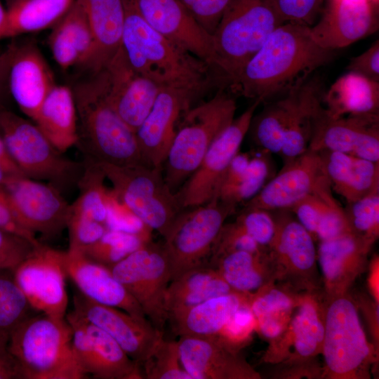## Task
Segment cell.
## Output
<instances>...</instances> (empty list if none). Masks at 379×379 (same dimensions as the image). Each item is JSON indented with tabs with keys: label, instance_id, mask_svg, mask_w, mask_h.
Instances as JSON below:
<instances>
[{
	"label": "cell",
	"instance_id": "6da1fadb",
	"mask_svg": "<svg viewBox=\"0 0 379 379\" xmlns=\"http://www.w3.org/2000/svg\"><path fill=\"white\" fill-rule=\"evenodd\" d=\"M334 55L335 51L312 39L310 26L285 22L270 34L229 86L235 94L267 102L305 84Z\"/></svg>",
	"mask_w": 379,
	"mask_h": 379
},
{
	"label": "cell",
	"instance_id": "7a4b0ae2",
	"mask_svg": "<svg viewBox=\"0 0 379 379\" xmlns=\"http://www.w3.org/2000/svg\"><path fill=\"white\" fill-rule=\"evenodd\" d=\"M124 3L121 48L132 69L161 88L183 90L195 97L206 90L208 64L154 30L131 0Z\"/></svg>",
	"mask_w": 379,
	"mask_h": 379
},
{
	"label": "cell",
	"instance_id": "3957f363",
	"mask_svg": "<svg viewBox=\"0 0 379 379\" xmlns=\"http://www.w3.org/2000/svg\"><path fill=\"white\" fill-rule=\"evenodd\" d=\"M72 88L77 114L78 146L86 159L118 166L144 164L135 133L119 117L106 97L102 70Z\"/></svg>",
	"mask_w": 379,
	"mask_h": 379
},
{
	"label": "cell",
	"instance_id": "277c9868",
	"mask_svg": "<svg viewBox=\"0 0 379 379\" xmlns=\"http://www.w3.org/2000/svg\"><path fill=\"white\" fill-rule=\"evenodd\" d=\"M72 338L66 317L38 313L11 332L8 347L22 379L86 378L74 356Z\"/></svg>",
	"mask_w": 379,
	"mask_h": 379
},
{
	"label": "cell",
	"instance_id": "5b68a950",
	"mask_svg": "<svg viewBox=\"0 0 379 379\" xmlns=\"http://www.w3.org/2000/svg\"><path fill=\"white\" fill-rule=\"evenodd\" d=\"M284 23L268 0H231L212 34L213 67L229 83Z\"/></svg>",
	"mask_w": 379,
	"mask_h": 379
},
{
	"label": "cell",
	"instance_id": "8992f818",
	"mask_svg": "<svg viewBox=\"0 0 379 379\" xmlns=\"http://www.w3.org/2000/svg\"><path fill=\"white\" fill-rule=\"evenodd\" d=\"M236 110L235 100L219 92L182 116L162 167L164 180L174 193L197 170L214 140L232 122Z\"/></svg>",
	"mask_w": 379,
	"mask_h": 379
},
{
	"label": "cell",
	"instance_id": "52a82bcc",
	"mask_svg": "<svg viewBox=\"0 0 379 379\" xmlns=\"http://www.w3.org/2000/svg\"><path fill=\"white\" fill-rule=\"evenodd\" d=\"M323 320V375L334 379L370 378L375 350L366 336L354 300L347 293L328 297Z\"/></svg>",
	"mask_w": 379,
	"mask_h": 379
},
{
	"label": "cell",
	"instance_id": "ba28073f",
	"mask_svg": "<svg viewBox=\"0 0 379 379\" xmlns=\"http://www.w3.org/2000/svg\"><path fill=\"white\" fill-rule=\"evenodd\" d=\"M0 133L13 162L25 176L58 190L77 185L84 163L59 152L35 123L0 106Z\"/></svg>",
	"mask_w": 379,
	"mask_h": 379
},
{
	"label": "cell",
	"instance_id": "9c48e42d",
	"mask_svg": "<svg viewBox=\"0 0 379 379\" xmlns=\"http://www.w3.org/2000/svg\"><path fill=\"white\" fill-rule=\"evenodd\" d=\"M96 163L121 201L146 227L164 237L182 210L162 168Z\"/></svg>",
	"mask_w": 379,
	"mask_h": 379
},
{
	"label": "cell",
	"instance_id": "30bf717a",
	"mask_svg": "<svg viewBox=\"0 0 379 379\" xmlns=\"http://www.w3.org/2000/svg\"><path fill=\"white\" fill-rule=\"evenodd\" d=\"M235 206L211 199L182 210L164 237L163 248L170 266L171 280L208 265L217 237Z\"/></svg>",
	"mask_w": 379,
	"mask_h": 379
},
{
	"label": "cell",
	"instance_id": "8fae6325",
	"mask_svg": "<svg viewBox=\"0 0 379 379\" xmlns=\"http://www.w3.org/2000/svg\"><path fill=\"white\" fill-rule=\"evenodd\" d=\"M109 269L147 319L164 331L168 322L165 302L171 275L162 244L149 240Z\"/></svg>",
	"mask_w": 379,
	"mask_h": 379
},
{
	"label": "cell",
	"instance_id": "7c38bea8",
	"mask_svg": "<svg viewBox=\"0 0 379 379\" xmlns=\"http://www.w3.org/2000/svg\"><path fill=\"white\" fill-rule=\"evenodd\" d=\"M260 104L254 100L212 142L197 170L175 193L181 210L204 204L213 199L227 168L239 152Z\"/></svg>",
	"mask_w": 379,
	"mask_h": 379
},
{
	"label": "cell",
	"instance_id": "4fadbf2b",
	"mask_svg": "<svg viewBox=\"0 0 379 379\" xmlns=\"http://www.w3.org/2000/svg\"><path fill=\"white\" fill-rule=\"evenodd\" d=\"M65 252L41 242L13 270L18 285L37 313L66 316L68 295Z\"/></svg>",
	"mask_w": 379,
	"mask_h": 379
},
{
	"label": "cell",
	"instance_id": "5bb4252c",
	"mask_svg": "<svg viewBox=\"0 0 379 379\" xmlns=\"http://www.w3.org/2000/svg\"><path fill=\"white\" fill-rule=\"evenodd\" d=\"M0 188L19 222L35 236L53 238L67 228L71 204L55 186L26 176H13Z\"/></svg>",
	"mask_w": 379,
	"mask_h": 379
},
{
	"label": "cell",
	"instance_id": "9a60e30c",
	"mask_svg": "<svg viewBox=\"0 0 379 379\" xmlns=\"http://www.w3.org/2000/svg\"><path fill=\"white\" fill-rule=\"evenodd\" d=\"M328 190L332 188L320 153L307 149L284 163L281 171L246 202L245 207L288 211L307 196Z\"/></svg>",
	"mask_w": 379,
	"mask_h": 379
},
{
	"label": "cell",
	"instance_id": "2e32d148",
	"mask_svg": "<svg viewBox=\"0 0 379 379\" xmlns=\"http://www.w3.org/2000/svg\"><path fill=\"white\" fill-rule=\"evenodd\" d=\"M307 149L379 161V115L333 117L321 102L313 116Z\"/></svg>",
	"mask_w": 379,
	"mask_h": 379
},
{
	"label": "cell",
	"instance_id": "e0dca14e",
	"mask_svg": "<svg viewBox=\"0 0 379 379\" xmlns=\"http://www.w3.org/2000/svg\"><path fill=\"white\" fill-rule=\"evenodd\" d=\"M74 306L75 312L109 334L140 366L164 338V331L147 318L95 302L81 293L74 296Z\"/></svg>",
	"mask_w": 379,
	"mask_h": 379
},
{
	"label": "cell",
	"instance_id": "ac0fdd59",
	"mask_svg": "<svg viewBox=\"0 0 379 379\" xmlns=\"http://www.w3.org/2000/svg\"><path fill=\"white\" fill-rule=\"evenodd\" d=\"M180 361L192 379H259L260 375L239 354L237 345L220 334L181 336Z\"/></svg>",
	"mask_w": 379,
	"mask_h": 379
},
{
	"label": "cell",
	"instance_id": "d6986e66",
	"mask_svg": "<svg viewBox=\"0 0 379 379\" xmlns=\"http://www.w3.org/2000/svg\"><path fill=\"white\" fill-rule=\"evenodd\" d=\"M144 20L157 32L213 67L212 35L180 0H131Z\"/></svg>",
	"mask_w": 379,
	"mask_h": 379
},
{
	"label": "cell",
	"instance_id": "ffe728a7",
	"mask_svg": "<svg viewBox=\"0 0 379 379\" xmlns=\"http://www.w3.org/2000/svg\"><path fill=\"white\" fill-rule=\"evenodd\" d=\"M102 70L109 103L135 132L151 111L161 88L134 71L121 47Z\"/></svg>",
	"mask_w": 379,
	"mask_h": 379
},
{
	"label": "cell",
	"instance_id": "44dd1931",
	"mask_svg": "<svg viewBox=\"0 0 379 379\" xmlns=\"http://www.w3.org/2000/svg\"><path fill=\"white\" fill-rule=\"evenodd\" d=\"M378 5L371 0H328L320 20L310 27L311 37L332 51L366 38L378 29Z\"/></svg>",
	"mask_w": 379,
	"mask_h": 379
},
{
	"label": "cell",
	"instance_id": "7402d4cb",
	"mask_svg": "<svg viewBox=\"0 0 379 379\" xmlns=\"http://www.w3.org/2000/svg\"><path fill=\"white\" fill-rule=\"evenodd\" d=\"M196 97L177 88H161L135 135L145 165L162 168L178 122Z\"/></svg>",
	"mask_w": 379,
	"mask_h": 379
},
{
	"label": "cell",
	"instance_id": "603a6c76",
	"mask_svg": "<svg viewBox=\"0 0 379 379\" xmlns=\"http://www.w3.org/2000/svg\"><path fill=\"white\" fill-rule=\"evenodd\" d=\"M8 91L24 114L34 120L50 91L55 85L53 72L32 41L11 43Z\"/></svg>",
	"mask_w": 379,
	"mask_h": 379
},
{
	"label": "cell",
	"instance_id": "cb8c5ba5",
	"mask_svg": "<svg viewBox=\"0 0 379 379\" xmlns=\"http://www.w3.org/2000/svg\"><path fill=\"white\" fill-rule=\"evenodd\" d=\"M276 230L267 246L277 277H293L310 284L317 257L314 237L288 210L274 211Z\"/></svg>",
	"mask_w": 379,
	"mask_h": 379
},
{
	"label": "cell",
	"instance_id": "d4e9b609",
	"mask_svg": "<svg viewBox=\"0 0 379 379\" xmlns=\"http://www.w3.org/2000/svg\"><path fill=\"white\" fill-rule=\"evenodd\" d=\"M64 267L67 277L88 299L147 318L109 267L92 260L81 251L69 249L65 252Z\"/></svg>",
	"mask_w": 379,
	"mask_h": 379
},
{
	"label": "cell",
	"instance_id": "484cf974",
	"mask_svg": "<svg viewBox=\"0 0 379 379\" xmlns=\"http://www.w3.org/2000/svg\"><path fill=\"white\" fill-rule=\"evenodd\" d=\"M373 244L352 232L319 241L317 257L328 297L347 292L366 268Z\"/></svg>",
	"mask_w": 379,
	"mask_h": 379
},
{
	"label": "cell",
	"instance_id": "4316f807",
	"mask_svg": "<svg viewBox=\"0 0 379 379\" xmlns=\"http://www.w3.org/2000/svg\"><path fill=\"white\" fill-rule=\"evenodd\" d=\"M48 42L53 58L62 69L86 67L93 55L94 39L84 0H74L53 27Z\"/></svg>",
	"mask_w": 379,
	"mask_h": 379
},
{
	"label": "cell",
	"instance_id": "83f0119b",
	"mask_svg": "<svg viewBox=\"0 0 379 379\" xmlns=\"http://www.w3.org/2000/svg\"><path fill=\"white\" fill-rule=\"evenodd\" d=\"M252 293L234 292L209 298L168 317L172 332L181 336L220 334L234 314L250 304Z\"/></svg>",
	"mask_w": 379,
	"mask_h": 379
},
{
	"label": "cell",
	"instance_id": "f1b7e54d",
	"mask_svg": "<svg viewBox=\"0 0 379 379\" xmlns=\"http://www.w3.org/2000/svg\"><path fill=\"white\" fill-rule=\"evenodd\" d=\"M319 152L332 190L347 204L379 191V161L335 151Z\"/></svg>",
	"mask_w": 379,
	"mask_h": 379
},
{
	"label": "cell",
	"instance_id": "f546056e",
	"mask_svg": "<svg viewBox=\"0 0 379 379\" xmlns=\"http://www.w3.org/2000/svg\"><path fill=\"white\" fill-rule=\"evenodd\" d=\"M94 39L91 58L85 67L95 74L110 62L121 47L125 20L124 0H84Z\"/></svg>",
	"mask_w": 379,
	"mask_h": 379
},
{
	"label": "cell",
	"instance_id": "4dcf8cb0",
	"mask_svg": "<svg viewBox=\"0 0 379 379\" xmlns=\"http://www.w3.org/2000/svg\"><path fill=\"white\" fill-rule=\"evenodd\" d=\"M33 121L61 153L76 146L77 114L72 87L55 84L45 98Z\"/></svg>",
	"mask_w": 379,
	"mask_h": 379
},
{
	"label": "cell",
	"instance_id": "1f68e13d",
	"mask_svg": "<svg viewBox=\"0 0 379 379\" xmlns=\"http://www.w3.org/2000/svg\"><path fill=\"white\" fill-rule=\"evenodd\" d=\"M84 320L89 337L85 368L88 377L98 379L144 378L141 366L133 360L109 334L85 319Z\"/></svg>",
	"mask_w": 379,
	"mask_h": 379
},
{
	"label": "cell",
	"instance_id": "d6a6232c",
	"mask_svg": "<svg viewBox=\"0 0 379 379\" xmlns=\"http://www.w3.org/2000/svg\"><path fill=\"white\" fill-rule=\"evenodd\" d=\"M322 103L333 117L379 115V82L348 72L323 95Z\"/></svg>",
	"mask_w": 379,
	"mask_h": 379
},
{
	"label": "cell",
	"instance_id": "836d02e7",
	"mask_svg": "<svg viewBox=\"0 0 379 379\" xmlns=\"http://www.w3.org/2000/svg\"><path fill=\"white\" fill-rule=\"evenodd\" d=\"M234 292L238 291L211 265L192 269L169 283L165 302L168 319L209 298Z\"/></svg>",
	"mask_w": 379,
	"mask_h": 379
},
{
	"label": "cell",
	"instance_id": "e575fe53",
	"mask_svg": "<svg viewBox=\"0 0 379 379\" xmlns=\"http://www.w3.org/2000/svg\"><path fill=\"white\" fill-rule=\"evenodd\" d=\"M332 192L328 190L310 194L288 210L319 241L352 232L345 210Z\"/></svg>",
	"mask_w": 379,
	"mask_h": 379
},
{
	"label": "cell",
	"instance_id": "d590c367",
	"mask_svg": "<svg viewBox=\"0 0 379 379\" xmlns=\"http://www.w3.org/2000/svg\"><path fill=\"white\" fill-rule=\"evenodd\" d=\"M235 291L252 293L268 284V268H274L267 248L258 253L236 251L209 264Z\"/></svg>",
	"mask_w": 379,
	"mask_h": 379
},
{
	"label": "cell",
	"instance_id": "8d00e7d4",
	"mask_svg": "<svg viewBox=\"0 0 379 379\" xmlns=\"http://www.w3.org/2000/svg\"><path fill=\"white\" fill-rule=\"evenodd\" d=\"M74 0H21L6 8L0 40L53 27Z\"/></svg>",
	"mask_w": 379,
	"mask_h": 379
},
{
	"label": "cell",
	"instance_id": "74e56055",
	"mask_svg": "<svg viewBox=\"0 0 379 379\" xmlns=\"http://www.w3.org/2000/svg\"><path fill=\"white\" fill-rule=\"evenodd\" d=\"M322 86L319 80L310 78L298 88L296 98L279 153L284 163L305 152L312 133L315 110L322 102Z\"/></svg>",
	"mask_w": 379,
	"mask_h": 379
},
{
	"label": "cell",
	"instance_id": "f35d334b",
	"mask_svg": "<svg viewBox=\"0 0 379 379\" xmlns=\"http://www.w3.org/2000/svg\"><path fill=\"white\" fill-rule=\"evenodd\" d=\"M297 88L267 102L258 114H254L247 133L258 149L271 154L281 152Z\"/></svg>",
	"mask_w": 379,
	"mask_h": 379
},
{
	"label": "cell",
	"instance_id": "ab89813d",
	"mask_svg": "<svg viewBox=\"0 0 379 379\" xmlns=\"http://www.w3.org/2000/svg\"><path fill=\"white\" fill-rule=\"evenodd\" d=\"M295 314L291 317L284 333L294 349L297 359H310L321 353L324 326L323 311L310 296L298 301Z\"/></svg>",
	"mask_w": 379,
	"mask_h": 379
},
{
	"label": "cell",
	"instance_id": "60d3db41",
	"mask_svg": "<svg viewBox=\"0 0 379 379\" xmlns=\"http://www.w3.org/2000/svg\"><path fill=\"white\" fill-rule=\"evenodd\" d=\"M105 179L98 164L86 159L82 175L77 183L79 194L71 204V212L105 225L108 192L104 185Z\"/></svg>",
	"mask_w": 379,
	"mask_h": 379
},
{
	"label": "cell",
	"instance_id": "b9f144b4",
	"mask_svg": "<svg viewBox=\"0 0 379 379\" xmlns=\"http://www.w3.org/2000/svg\"><path fill=\"white\" fill-rule=\"evenodd\" d=\"M36 312L18 285L12 269L0 268V338Z\"/></svg>",
	"mask_w": 379,
	"mask_h": 379
},
{
	"label": "cell",
	"instance_id": "7bdbcfd3",
	"mask_svg": "<svg viewBox=\"0 0 379 379\" xmlns=\"http://www.w3.org/2000/svg\"><path fill=\"white\" fill-rule=\"evenodd\" d=\"M289 294L268 284L252 293L250 308L255 321L274 326L287 325L298 305Z\"/></svg>",
	"mask_w": 379,
	"mask_h": 379
},
{
	"label": "cell",
	"instance_id": "ee69618b",
	"mask_svg": "<svg viewBox=\"0 0 379 379\" xmlns=\"http://www.w3.org/2000/svg\"><path fill=\"white\" fill-rule=\"evenodd\" d=\"M149 240L138 234L107 229L97 241L82 253L92 260L110 268Z\"/></svg>",
	"mask_w": 379,
	"mask_h": 379
},
{
	"label": "cell",
	"instance_id": "f6af8a7d",
	"mask_svg": "<svg viewBox=\"0 0 379 379\" xmlns=\"http://www.w3.org/2000/svg\"><path fill=\"white\" fill-rule=\"evenodd\" d=\"M271 153L262 149L251 152L248 164L238 184L221 201L237 206L254 197L267 182L272 169Z\"/></svg>",
	"mask_w": 379,
	"mask_h": 379
},
{
	"label": "cell",
	"instance_id": "bcb514c9",
	"mask_svg": "<svg viewBox=\"0 0 379 379\" xmlns=\"http://www.w3.org/2000/svg\"><path fill=\"white\" fill-rule=\"evenodd\" d=\"M141 366L146 379H192L182 366L178 341L164 338Z\"/></svg>",
	"mask_w": 379,
	"mask_h": 379
},
{
	"label": "cell",
	"instance_id": "7dc6e473",
	"mask_svg": "<svg viewBox=\"0 0 379 379\" xmlns=\"http://www.w3.org/2000/svg\"><path fill=\"white\" fill-rule=\"evenodd\" d=\"M344 210L352 232L374 244L379 235V191L347 204Z\"/></svg>",
	"mask_w": 379,
	"mask_h": 379
},
{
	"label": "cell",
	"instance_id": "c3c4849f",
	"mask_svg": "<svg viewBox=\"0 0 379 379\" xmlns=\"http://www.w3.org/2000/svg\"><path fill=\"white\" fill-rule=\"evenodd\" d=\"M235 222L259 245L267 248L275 234L276 223L272 211L244 207Z\"/></svg>",
	"mask_w": 379,
	"mask_h": 379
},
{
	"label": "cell",
	"instance_id": "681fc988",
	"mask_svg": "<svg viewBox=\"0 0 379 379\" xmlns=\"http://www.w3.org/2000/svg\"><path fill=\"white\" fill-rule=\"evenodd\" d=\"M105 225L108 230L135 234L150 239V232L126 206L113 190L107 192V213Z\"/></svg>",
	"mask_w": 379,
	"mask_h": 379
},
{
	"label": "cell",
	"instance_id": "f907efd6",
	"mask_svg": "<svg viewBox=\"0 0 379 379\" xmlns=\"http://www.w3.org/2000/svg\"><path fill=\"white\" fill-rule=\"evenodd\" d=\"M67 228L69 250L84 251L97 241L107 230L103 223L70 211Z\"/></svg>",
	"mask_w": 379,
	"mask_h": 379
},
{
	"label": "cell",
	"instance_id": "816d5d0a",
	"mask_svg": "<svg viewBox=\"0 0 379 379\" xmlns=\"http://www.w3.org/2000/svg\"><path fill=\"white\" fill-rule=\"evenodd\" d=\"M284 22L314 25L324 0H268Z\"/></svg>",
	"mask_w": 379,
	"mask_h": 379
},
{
	"label": "cell",
	"instance_id": "f5cc1de1",
	"mask_svg": "<svg viewBox=\"0 0 379 379\" xmlns=\"http://www.w3.org/2000/svg\"><path fill=\"white\" fill-rule=\"evenodd\" d=\"M231 0H180L197 22L211 35Z\"/></svg>",
	"mask_w": 379,
	"mask_h": 379
},
{
	"label": "cell",
	"instance_id": "db71d44e",
	"mask_svg": "<svg viewBox=\"0 0 379 379\" xmlns=\"http://www.w3.org/2000/svg\"><path fill=\"white\" fill-rule=\"evenodd\" d=\"M36 245L22 237L0 227V268L13 270L32 251Z\"/></svg>",
	"mask_w": 379,
	"mask_h": 379
},
{
	"label": "cell",
	"instance_id": "11a10c76",
	"mask_svg": "<svg viewBox=\"0 0 379 379\" xmlns=\"http://www.w3.org/2000/svg\"><path fill=\"white\" fill-rule=\"evenodd\" d=\"M256 326L250 304L241 307L232 317L220 335L237 345L244 342Z\"/></svg>",
	"mask_w": 379,
	"mask_h": 379
},
{
	"label": "cell",
	"instance_id": "9f6ffc18",
	"mask_svg": "<svg viewBox=\"0 0 379 379\" xmlns=\"http://www.w3.org/2000/svg\"><path fill=\"white\" fill-rule=\"evenodd\" d=\"M352 72L379 82V41L377 39L364 52L352 58L347 66Z\"/></svg>",
	"mask_w": 379,
	"mask_h": 379
},
{
	"label": "cell",
	"instance_id": "6f0895ef",
	"mask_svg": "<svg viewBox=\"0 0 379 379\" xmlns=\"http://www.w3.org/2000/svg\"><path fill=\"white\" fill-rule=\"evenodd\" d=\"M0 227L39 244L36 236L25 229L16 218L8 199L0 188Z\"/></svg>",
	"mask_w": 379,
	"mask_h": 379
},
{
	"label": "cell",
	"instance_id": "680465c9",
	"mask_svg": "<svg viewBox=\"0 0 379 379\" xmlns=\"http://www.w3.org/2000/svg\"><path fill=\"white\" fill-rule=\"evenodd\" d=\"M8 338H0V379H22L20 367L9 351Z\"/></svg>",
	"mask_w": 379,
	"mask_h": 379
},
{
	"label": "cell",
	"instance_id": "91938a15",
	"mask_svg": "<svg viewBox=\"0 0 379 379\" xmlns=\"http://www.w3.org/2000/svg\"><path fill=\"white\" fill-rule=\"evenodd\" d=\"M12 47L10 44L8 47L0 53V100L8 91V73L11 57Z\"/></svg>",
	"mask_w": 379,
	"mask_h": 379
},
{
	"label": "cell",
	"instance_id": "94428289",
	"mask_svg": "<svg viewBox=\"0 0 379 379\" xmlns=\"http://www.w3.org/2000/svg\"><path fill=\"white\" fill-rule=\"evenodd\" d=\"M0 161L13 175L25 176L10 157L0 133Z\"/></svg>",
	"mask_w": 379,
	"mask_h": 379
},
{
	"label": "cell",
	"instance_id": "6125c7cd",
	"mask_svg": "<svg viewBox=\"0 0 379 379\" xmlns=\"http://www.w3.org/2000/svg\"><path fill=\"white\" fill-rule=\"evenodd\" d=\"M6 18V8H5L0 0V29L4 25Z\"/></svg>",
	"mask_w": 379,
	"mask_h": 379
},
{
	"label": "cell",
	"instance_id": "be15d7a7",
	"mask_svg": "<svg viewBox=\"0 0 379 379\" xmlns=\"http://www.w3.org/2000/svg\"><path fill=\"white\" fill-rule=\"evenodd\" d=\"M4 1L6 2V8H8L21 0H4Z\"/></svg>",
	"mask_w": 379,
	"mask_h": 379
},
{
	"label": "cell",
	"instance_id": "e7e4bbea",
	"mask_svg": "<svg viewBox=\"0 0 379 379\" xmlns=\"http://www.w3.org/2000/svg\"><path fill=\"white\" fill-rule=\"evenodd\" d=\"M371 1L376 3V4H378V0H371Z\"/></svg>",
	"mask_w": 379,
	"mask_h": 379
}]
</instances>
